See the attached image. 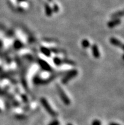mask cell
I'll list each match as a JSON object with an SVG mask.
<instances>
[{
	"label": "cell",
	"instance_id": "1",
	"mask_svg": "<svg viewBox=\"0 0 124 125\" xmlns=\"http://www.w3.org/2000/svg\"><path fill=\"white\" fill-rule=\"evenodd\" d=\"M41 102L42 104V105H43V107H44L45 110L47 111V113L49 114H50L52 117H56L57 115V114L55 113V111H54L53 109L51 108V105H49V104L48 103V102L47 101V100L44 98H41Z\"/></svg>",
	"mask_w": 124,
	"mask_h": 125
},
{
	"label": "cell",
	"instance_id": "2",
	"mask_svg": "<svg viewBox=\"0 0 124 125\" xmlns=\"http://www.w3.org/2000/svg\"><path fill=\"white\" fill-rule=\"evenodd\" d=\"M57 90H58V94L60 95V97L61 99L62 100L63 103L65 105H69L70 104V98L67 97V94L65 93L64 90L61 88L59 85H57Z\"/></svg>",
	"mask_w": 124,
	"mask_h": 125
},
{
	"label": "cell",
	"instance_id": "3",
	"mask_svg": "<svg viewBox=\"0 0 124 125\" xmlns=\"http://www.w3.org/2000/svg\"><path fill=\"white\" fill-rule=\"evenodd\" d=\"M77 74H78V73L76 70H72V71L68 72L62 79V83L63 84H66L68 81H70V79L75 78L77 75Z\"/></svg>",
	"mask_w": 124,
	"mask_h": 125
},
{
	"label": "cell",
	"instance_id": "4",
	"mask_svg": "<svg viewBox=\"0 0 124 125\" xmlns=\"http://www.w3.org/2000/svg\"><path fill=\"white\" fill-rule=\"evenodd\" d=\"M110 42L113 46H116V47L118 48H121L122 49H123V48H124L123 43L120 40H118V39H116V38H111L110 40Z\"/></svg>",
	"mask_w": 124,
	"mask_h": 125
},
{
	"label": "cell",
	"instance_id": "5",
	"mask_svg": "<svg viewBox=\"0 0 124 125\" xmlns=\"http://www.w3.org/2000/svg\"><path fill=\"white\" fill-rule=\"evenodd\" d=\"M121 23V20L120 19H113L112 21H110V22H108V27H110V28H113V27H115L116 26L119 25Z\"/></svg>",
	"mask_w": 124,
	"mask_h": 125
},
{
	"label": "cell",
	"instance_id": "6",
	"mask_svg": "<svg viewBox=\"0 0 124 125\" xmlns=\"http://www.w3.org/2000/svg\"><path fill=\"white\" fill-rule=\"evenodd\" d=\"M92 53H93V57L95 59H99L100 57V52H99V48L96 44H93L92 46Z\"/></svg>",
	"mask_w": 124,
	"mask_h": 125
},
{
	"label": "cell",
	"instance_id": "7",
	"mask_svg": "<svg viewBox=\"0 0 124 125\" xmlns=\"http://www.w3.org/2000/svg\"><path fill=\"white\" fill-rule=\"evenodd\" d=\"M82 46L84 48H87L90 46V42L87 40H83L82 41Z\"/></svg>",
	"mask_w": 124,
	"mask_h": 125
},
{
	"label": "cell",
	"instance_id": "8",
	"mask_svg": "<svg viewBox=\"0 0 124 125\" xmlns=\"http://www.w3.org/2000/svg\"><path fill=\"white\" fill-rule=\"evenodd\" d=\"M41 52H42V53H44L47 57H49L50 56V52L47 48H41Z\"/></svg>",
	"mask_w": 124,
	"mask_h": 125
},
{
	"label": "cell",
	"instance_id": "9",
	"mask_svg": "<svg viewBox=\"0 0 124 125\" xmlns=\"http://www.w3.org/2000/svg\"><path fill=\"white\" fill-rule=\"evenodd\" d=\"M54 62H55V63L56 65H59L62 63V61H61V59H59V58L55 57V58H54Z\"/></svg>",
	"mask_w": 124,
	"mask_h": 125
},
{
	"label": "cell",
	"instance_id": "10",
	"mask_svg": "<svg viewBox=\"0 0 124 125\" xmlns=\"http://www.w3.org/2000/svg\"><path fill=\"white\" fill-rule=\"evenodd\" d=\"M122 15H123L122 11H119V12L115 13V15L113 14V15L112 16V17L115 18V19H118V17H122Z\"/></svg>",
	"mask_w": 124,
	"mask_h": 125
},
{
	"label": "cell",
	"instance_id": "11",
	"mask_svg": "<svg viewBox=\"0 0 124 125\" xmlns=\"http://www.w3.org/2000/svg\"><path fill=\"white\" fill-rule=\"evenodd\" d=\"M92 125H101V122L98 119H95L92 122Z\"/></svg>",
	"mask_w": 124,
	"mask_h": 125
},
{
	"label": "cell",
	"instance_id": "12",
	"mask_svg": "<svg viewBox=\"0 0 124 125\" xmlns=\"http://www.w3.org/2000/svg\"><path fill=\"white\" fill-rule=\"evenodd\" d=\"M49 125H60V122L57 120H55L53 122L51 123Z\"/></svg>",
	"mask_w": 124,
	"mask_h": 125
},
{
	"label": "cell",
	"instance_id": "13",
	"mask_svg": "<svg viewBox=\"0 0 124 125\" xmlns=\"http://www.w3.org/2000/svg\"><path fill=\"white\" fill-rule=\"evenodd\" d=\"M109 125H120L118 123H111Z\"/></svg>",
	"mask_w": 124,
	"mask_h": 125
},
{
	"label": "cell",
	"instance_id": "14",
	"mask_svg": "<svg viewBox=\"0 0 124 125\" xmlns=\"http://www.w3.org/2000/svg\"><path fill=\"white\" fill-rule=\"evenodd\" d=\"M67 125H72V124H71V123H68Z\"/></svg>",
	"mask_w": 124,
	"mask_h": 125
}]
</instances>
